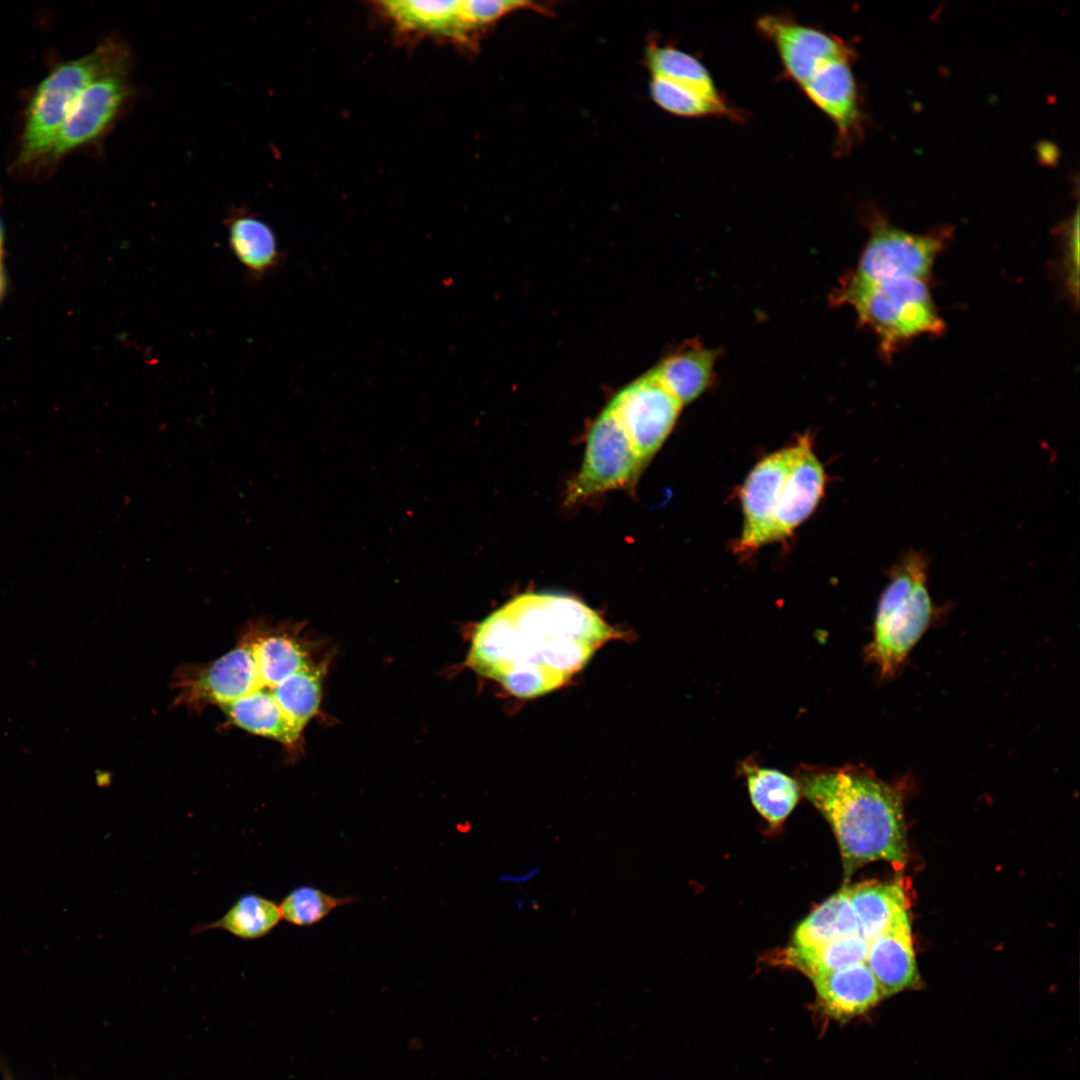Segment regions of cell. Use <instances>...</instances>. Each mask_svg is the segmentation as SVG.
<instances>
[{
  "label": "cell",
  "instance_id": "30",
  "mask_svg": "<svg viewBox=\"0 0 1080 1080\" xmlns=\"http://www.w3.org/2000/svg\"><path fill=\"white\" fill-rule=\"evenodd\" d=\"M540 872L539 867H534L520 874L504 875L501 880L510 884H523L535 878Z\"/></svg>",
  "mask_w": 1080,
  "mask_h": 1080
},
{
  "label": "cell",
  "instance_id": "10",
  "mask_svg": "<svg viewBox=\"0 0 1080 1080\" xmlns=\"http://www.w3.org/2000/svg\"><path fill=\"white\" fill-rule=\"evenodd\" d=\"M756 27L776 48L785 77L799 87L824 64L836 59H855L856 56L853 47L840 37L802 24L792 15H762Z\"/></svg>",
  "mask_w": 1080,
  "mask_h": 1080
},
{
  "label": "cell",
  "instance_id": "16",
  "mask_svg": "<svg viewBox=\"0 0 1080 1080\" xmlns=\"http://www.w3.org/2000/svg\"><path fill=\"white\" fill-rule=\"evenodd\" d=\"M812 982L821 1010L839 1021L862 1015L883 999L865 962L818 975Z\"/></svg>",
  "mask_w": 1080,
  "mask_h": 1080
},
{
  "label": "cell",
  "instance_id": "7",
  "mask_svg": "<svg viewBox=\"0 0 1080 1080\" xmlns=\"http://www.w3.org/2000/svg\"><path fill=\"white\" fill-rule=\"evenodd\" d=\"M864 216L869 237L855 270L847 278L857 282L902 277L930 280L936 258L950 238V230L943 227L923 234L909 232L872 208Z\"/></svg>",
  "mask_w": 1080,
  "mask_h": 1080
},
{
  "label": "cell",
  "instance_id": "6",
  "mask_svg": "<svg viewBox=\"0 0 1080 1080\" xmlns=\"http://www.w3.org/2000/svg\"><path fill=\"white\" fill-rule=\"evenodd\" d=\"M834 298L853 308L859 322L877 336L887 357L907 341L944 330L929 280L902 277L857 282L846 277Z\"/></svg>",
  "mask_w": 1080,
  "mask_h": 1080
},
{
  "label": "cell",
  "instance_id": "3",
  "mask_svg": "<svg viewBox=\"0 0 1080 1080\" xmlns=\"http://www.w3.org/2000/svg\"><path fill=\"white\" fill-rule=\"evenodd\" d=\"M800 791L831 825L845 878L862 866L888 861L902 868L908 855L902 798L890 785L851 768L801 773Z\"/></svg>",
  "mask_w": 1080,
  "mask_h": 1080
},
{
  "label": "cell",
  "instance_id": "21",
  "mask_svg": "<svg viewBox=\"0 0 1080 1080\" xmlns=\"http://www.w3.org/2000/svg\"><path fill=\"white\" fill-rule=\"evenodd\" d=\"M645 58L651 76L678 83L717 104H729L719 92L708 69L697 57L673 46L650 42Z\"/></svg>",
  "mask_w": 1080,
  "mask_h": 1080
},
{
  "label": "cell",
  "instance_id": "23",
  "mask_svg": "<svg viewBox=\"0 0 1080 1080\" xmlns=\"http://www.w3.org/2000/svg\"><path fill=\"white\" fill-rule=\"evenodd\" d=\"M743 770L754 807L771 826H779L799 800L798 783L778 770L753 762H745Z\"/></svg>",
  "mask_w": 1080,
  "mask_h": 1080
},
{
  "label": "cell",
  "instance_id": "2",
  "mask_svg": "<svg viewBox=\"0 0 1080 1080\" xmlns=\"http://www.w3.org/2000/svg\"><path fill=\"white\" fill-rule=\"evenodd\" d=\"M310 663L301 641L282 626L251 620L235 646L205 664L176 673V704L200 710L217 706L238 728L293 746L300 736L276 703L282 683Z\"/></svg>",
  "mask_w": 1080,
  "mask_h": 1080
},
{
  "label": "cell",
  "instance_id": "15",
  "mask_svg": "<svg viewBox=\"0 0 1080 1080\" xmlns=\"http://www.w3.org/2000/svg\"><path fill=\"white\" fill-rule=\"evenodd\" d=\"M825 472L813 452L809 435L800 438V449L785 483L773 523V542L789 537L819 503Z\"/></svg>",
  "mask_w": 1080,
  "mask_h": 1080
},
{
  "label": "cell",
  "instance_id": "25",
  "mask_svg": "<svg viewBox=\"0 0 1080 1080\" xmlns=\"http://www.w3.org/2000/svg\"><path fill=\"white\" fill-rule=\"evenodd\" d=\"M859 934L848 889L832 895L808 915L796 928L793 945L811 946Z\"/></svg>",
  "mask_w": 1080,
  "mask_h": 1080
},
{
  "label": "cell",
  "instance_id": "13",
  "mask_svg": "<svg viewBox=\"0 0 1080 1080\" xmlns=\"http://www.w3.org/2000/svg\"><path fill=\"white\" fill-rule=\"evenodd\" d=\"M854 59H836L824 64L800 88L808 99L834 124V152L848 153L863 135L864 117L857 82L852 71Z\"/></svg>",
  "mask_w": 1080,
  "mask_h": 1080
},
{
  "label": "cell",
  "instance_id": "12",
  "mask_svg": "<svg viewBox=\"0 0 1080 1080\" xmlns=\"http://www.w3.org/2000/svg\"><path fill=\"white\" fill-rule=\"evenodd\" d=\"M800 449V438L759 461L741 490L744 524L736 545L739 553H751L773 542V523L785 483Z\"/></svg>",
  "mask_w": 1080,
  "mask_h": 1080
},
{
  "label": "cell",
  "instance_id": "28",
  "mask_svg": "<svg viewBox=\"0 0 1080 1080\" xmlns=\"http://www.w3.org/2000/svg\"><path fill=\"white\" fill-rule=\"evenodd\" d=\"M350 898L335 897L315 887L301 886L290 891L281 901V918L296 926H311L324 919L332 910Z\"/></svg>",
  "mask_w": 1080,
  "mask_h": 1080
},
{
  "label": "cell",
  "instance_id": "18",
  "mask_svg": "<svg viewBox=\"0 0 1080 1080\" xmlns=\"http://www.w3.org/2000/svg\"><path fill=\"white\" fill-rule=\"evenodd\" d=\"M847 889L858 932L868 941L910 921L907 896L900 883L865 882Z\"/></svg>",
  "mask_w": 1080,
  "mask_h": 1080
},
{
  "label": "cell",
  "instance_id": "9",
  "mask_svg": "<svg viewBox=\"0 0 1080 1080\" xmlns=\"http://www.w3.org/2000/svg\"><path fill=\"white\" fill-rule=\"evenodd\" d=\"M133 95L128 73L100 78L88 85L70 107L46 162L97 143L119 118Z\"/></svg>",
  "mask_w": 1080,
  "mask_h": 1080
},
{
  "label": "cell",
  "instance_id": "32",
  "mask_svg": "<svg viewBox=\"0 0 1080 1080\" xmlns=\"http://www.w3.org/2000/svg\"><path fill=\"white\" fill-rule=\"evenodd\" d=\"M2 236H3V231H2V224H1V221H0V239H3Z\"/></svg>",
  "mask_w": 1080,
  "mask_h": 1080
},
{
  "label": "cell",
  "instance_id": "29",
  "mask_svg": "<svg viewBox=\"0 0 1080 1080\" xmlns=\"http://www.w3.org/2000/svg\"><path fill=\"white\" fill-rule=\"evenodd\" d=\"M1064 280L1070 294L1078 297V268H1079V215L1076 209L1064 225Z\"/></svg>",
  "mask_w": 1080,
  "mask_h": 1080
},
{
  "label": "cell",
  "instance_id": "33",
  "mask_svg": "<svg viewBox=\"0 0 1080 1080\" xmlns=\"http://www.w3.org/2000/svg\"><path fill=\"white\" fill-rule=\"evenodd\" d=\"M5 1080H14V1079H12V1078H6Z\"/></svg>",
  "mask_w": 1080,
  "mask_h": 1080
},
{
  "label": "cell",
  "instance_id": "14",
  "mask_svg": "<svg viewBox=\"0 0 1080 1080\" xmlns=\"http://www.w3.org/2000/svg\"><path fill=\"white\" fill-rule=\"evenodd\" d=\"M378 8L401 31L470 42L481 31L464 1H382Z\"/></svg>",
  "mask_w": 1080,
  "mask_h": 1080
},
{
  "label": "cell",
  "instance_id": "27",
  "mask_svg": "<svg viewBox=\"0 0 1080 1080\" xmlns=\"http://www.w3.org/2000/svg\"><path fill=\"white\" fill-rule=\"evenodd\" d=\"M649 92L653 101L666 112L682 117H728L743 120V112L730 104L721 105L673 81L651 76Z\"/></svg>",
  "mask_w": 1080,
  "mask_h": 1080
},
{
  "label": "cell",
  "instance_id": "5",
  "mask_svg": "<svg viewBox=\"0 0 1080 1080\" xmlns=\"http://www.w3.org/2000/svg\"><path fill=\"white\" fill-rule=\"evenodd\" d=\"M926 553L909 549L891 567L877 606L867 655L883 677L892 676L926 631L934 612Z\"/></svg>",
  "mask_w": 1080,
  "mask_h": 1080
},
{
  "label": "cell",
  "instance_id": "8",
  "mask_svg": "<svg viewBox=\"0 0 1080 1080\" xmlns=\"http://www.w3.org/2000/svg\"><path fill=\"white\" fill-rule=\"evenodd\" d=\"M645 463L622 423L607 406L591 427L584 461L569 498L575 501L629 485Z\"/></svg>",
  "mask_w": 1080,
  "mask_h": 1080
},
{
  "label": "cell",
  "instance_id": "31",
  "mask_svg": "<svg viewBox=\"0 0 1080 1080\" xmlns=\"http://www.w3.org/2000/svg\"><path fill=\"white\" fill-rule=\"evenodd\" d=\"M2 243L3 239H0V268H2Z\"/></svg>",
  "mask_w": 1080,
  "mask_h": 1080
},
{
  "label": "cell",
  "instance_id": "22",
  "mask_svg": "<svg viewBox=\"0 0 1080 1080\" xmlns=\"http://www.w3.org/2000/svg\"><path fill=\"white\" fill-rule=\"evenodd\" d=\"M228 241L233 255L252 275L263 276L278 264L275 234L256 216H234L228 224Z\"/></svg>",
  "mask_w": 1080,
  "mask_h": 1080
},
{
  "label": "cell",
  "instance_id": "19",
  "mask_svg": "<svg viewBox=\"0 0 1080 1080\" xmlns=\"http://www.w3.org/2000/svg\"><path fill=\"white\" fill-rule=\"evenodd\" d=\"M717 353L700 344H688L659 362L651 372L684 406L712 383Z\"/></svg>",
  "mask_w": 1080,
  "mask_h": 1080
},
{
  "label": "cell",
  "instance_id": "4",
  "mask_svg": "<svg viewBox=\"0 0 1080 1080\" xmlns=\"http://www.w3.org/2000/svg\"><path fill=\"white\" fill-rule=\"evenodd\" d=\"M130 61L127 45L109 38L86 55L56 64L28 100L16 168L46 163L57 133L80 93L100 78L129 73Z\"/></svg>",
  "mask_w": 1080,
  "mask_h": 1080
},
{
  "label": "cell",
  "instance_id": "17",
  "mask_svg": "<svg viewBox=\"0 0 1080 1080\" xmlns=\"http://www.w3.org/2000/svg\"><path fill=\"white\" fill-rule=\"evenodd\" d=\"M865 963L876 979L883 998L919 988L910 921L893 926L869 941Z\"/></svg>",
  "mask_w": 1080,
  "mask_h": 1080
},
{
  "label": "cell",
  "instance_id": "11",
  "mask_svg": "<svg viewBox=\"0 0 1080 1080\" xmlns=\"http://www.w3.org/2000/svg\"><path fill=\"white\" fill-rule=\"evenodd\" d=\"M608 406L644 461L661 447L683 407L651 371L619 391Z\"/></svg>",
  "mask_w": 1080,
  "mask_h": 1080
},
{
  "label": "cell",
  "instance_id": "26",
  "mask_svg": "<svg viewBox=\"0 0 1080 1080\" xmlns=\"http://www.w3.org/2000/svg\"><path fill=\"white\" fill-rule=\"evenodd\" d=\"M321 674L319 666L309 663L285 680L276 693L277 705L299 736L318 711L321 699Z\"/></svg>",
  "mask_w": 1080,
  "mask_h": 1080
},
{
  "label": "cell",
  "instance_id": "1",
  "mask_svg": "<svg viewBox=\"0 0 1080 1080\" xmlns=\"http://www.w3.org/2000/svg\"><path fill=\"white\" fill-rule=\"evenodd\" d=\"M617 634L580 600L525 593L477 626L468 664L514 696L537 697L564 685Z\"/></svg>",
  "mask_w": 1080,
  "mask_h": 1080
},
{
  "label": "cell",
  "instance_id": "24",
  "mask_svg": "<svg viewBox=\"0 0 1080 1080\" xmlns=\"http://www.w3.org/2000/svg\"><path fill=\"white\" fill-rule=\"evenodd\" d=\"M280 907L273 900L255 893L241 895L219 919L192 928L193 935L221 929L243 940L266 936L279 923Z\"/></svg>",
  "mask_w": 1080,
  "mask_h": 1080
},
{
  "label": "cell",
  "instance_id": "20",
  "mask_svg": "<svg viewBox=\"0 0 1080 1080\" xmlns=\"http://www.w3.org/2000/svg\"><path fill=\"white\" fill-rule=\"evenodd\" d=\"M868 950L869 941L855 934L819 945H791L782 952L780 960L812 980L818 975L865 962Z\"/></svg>",
  "mask_w": 1080,
  "mask_h": 1080
}]
</instances>
